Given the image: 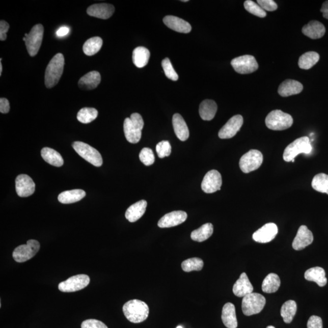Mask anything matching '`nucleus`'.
Returning <instances> with one entry per match:
<instances>
[{
  "label": "nucleus",
  "instance_id": "obj_30",
  "mask_svg": "<svg viewBox=\"0 0 328 328\" xmlns=\"http://www.w3.org/2000/svg\"><path fill=\"white\" fill-rule=\"evenodd\" d=\"M86 196V193L81 189L65 191L59 195L58 200L62 204H72L79 201Z\"/></svg>",
  "mask_w": 328,
  "mask_h": 328
},
{
  "label": "nucleus",
  "instance_id": "obj_11",
  "mask_svg": "<svg viewBox=\"0 0 328 328\" xmlns=\"http://www.w3.org/2000/svg\"><path fill=\"white\" fill-rule=\"evenodd\" d=\"M231 65L233 69L239 74H251L257 71L258 64L254 56L244 55L233 59Z\"/></svg>",
  "mask_w": 328,
  "mask_h": 328
},
{
  "label": "nucleus",
  "instance_id": "obj_13",
  "mask_svg": "<svg viewBox=\"0 0 328 328\" xmlns=\"http://www.w3.org/2000/svg\"><path fill=\"white\" fill-rule=\"evenodd\" d=\"M222 176L216 170H210L206 173L201 184V188L205 193L213 194L221 190Z\"/></svg>",
  "mask_w": 328,
  "mask_h": 328
},
{
  "label": "nucleus",
  "instance_id": "obj_31",
  "mask_svg": "<svg viewBox=\"0 0 328 328\" xmlns=\"http://www.w3.org/2000/svg\"><path fill=\"white\" fill-rule=\"evenodd\" d=\"M41 155L43 159L50 165L55 167H62L64 161L61 154L52 148L45 147L41 151Z\"/></svg>",
  "mask_w": 328,
  "mask_h": 328
},
{
  "label": "nucleus",
  "instance_id": "obj_24",
  "mask_svg": "<svg viewBox=\"0 0 328 328\" xmlns=\"http://www.w3.org/2000/svg\"><path fill=\"white\" fill-rule=\"evenodd\" d=\"M101 76L99 72L93 71L84 75L78 81V87L84 90L95 89L100 84Z\"/></svg>",
  "mask_w": 328,
  "mask_h": 328
},
{
  "label": "nucleus",
  "instance_id": "obj_51",
  "mask_svg": "<svg viewBox=\"0 0 328 328\" xmlns=\"http://www.w3.org/2000/svg\"><path fill=\"white\" fill-rule=\"evenodd\" d=\"M320 11L322 12L323 17L328 20V1L323 3Z\"/></svg>",
  "mask_w": 328,
  "mask_h": 328
},
{
  "label": "nucleus",
  "instance_id": "obj_16",
  "mask_svg": "<svg viewBox=\"0 0 328 328\" xmlns=\"http://www.w3.org/2000/svg\"><path fill=\"white\" fill-rule=\"evenodd\" d=\"M278 233V227L275 223H270L264 225L257 230L252 238L255 241L259 243H267L272 241Z\"/></svg>",
  "mask_w": 328,
  "mask_h": 328
},
{
  "label": "nucleus",
  "instance_id": "obj_26",
  "mask_svg": "<svg viewBox=\"0 0 328 328\" xmlns=\"http://www.w3.org/2000/svg\"><path fill=\"white\" fill-rule=\"evenodd\" d=\"M222 321L225 326L228 328L238 327L235 307L231 303H228L224 306L222 315Z\"/></svg>",
  "mask_w": 328,
  "mask_h": 328
},
{
  "label": "nucleus",
  "instance_id": "obj_41",
  "mask_svg": "<svg viewBox=\"0 0 328 328\" xmlns=\"http://www.w3.org/2000/svg\"><path fill=\"white\" fill-rule=\"evenodd\" d=\"M244 8L249 13L260 18H264L266 16V11L263 9L258 3H255L251 0H247L244 3Z\"/></svg>",
  "mask_w": 328,
  "mask_h": 328
},
{
  "label": "nucleus",
  "instance_id": "obj_25",
  "mask_svg": "<svg viewBox=\"0 0 328 328\" xmlns=\"http://www.w3.org/2000/svg\"><path fill=\"white\" fill-rule=\"evenodd\" d=\"M325 32V27L318 21H311L302 28V33L312 39H320Z\"/></svg>",
  "mask_w": 328,
  "mask_h": 328
},
{
  "label": "nucleus",
  "instance_id": "obj_3",
  "mask_svg": "<svg viewBox=\"0 0 328 328\" xmlns=\"http://www.w3.org/2000/svg\"><path fill=\"white\" fill-rule=\"evenodd\" d=\"M144 126L143 117L139 113H133L130 118L125 119L124 131L125 138L129 143L137 144L140 141Z\"/></svg>",
  "mask_w": 328,
  "mask_h": 328
},
{
  "label": "nucleus",
  "instance_id": "obj_37",
  "mask_svg": "<svg viewBox=\"0 0 328 328\" xmlns=\"http://www.w3.org/2000/svg\"><path fill=\"white\" fill-rule=\"evenodd\" d=\"M103 40L99 37H94L88 39L84 43V52L88 56L95 55L102 48Z\"/></svg>",
  "mask_w": 328,
  "mask_h": 328
},
{
  "label": "nucleus",
  "instance_id": "obj_45",
  "mask_svg": "<svg viewBox=\"0 0 328 328\" xmlns=\"http://www.w3.org/2000/svg\"><path fill=\"white\" fill-rule=\"evenodd\" d=\"M257 3L265 11H275L278 8V5L273 0H258Z\"/></svg>",
  "mask_w": 328,
  "mask_h": 328
},
{
  "label": "nucleus",
  "instance_id": "obj_18",
  "mask_svg": "<svg viewBox=\"0 0 328 328\" xmlns=\"http://www.w3.org/2000/svg\"><path fill=\"white\" fill-rule=\"evenodd\" d=\"M314 240L313 234L307 226L299 227L297 233L293 241L292 248L296 251H301L312 243Z\"/></svg>",
  "mask_w": 328,
  "mask_h": 328
},
{
  "label": "nucleus",
  "instance_id": "obj_9",
  "mask_svg": "<svg viewBox=\"0 0 328 328\" xmlns=\"http://www.w3.org/2000/svg\"><path fill=\"white\" fill-rule=\"evenodd\" d=\"M263 162V154L257 150H251L241 157L239 165L242 172L249 173L259 169Z\"/></svg>",
  "mask_w": 328,
  "mask_h": 328
},
{
  "label": "nucleus",
  "instance_id": "obj_15",
  "mask_svg": "<svg viewBox=\"0 0 328 328\" xmlns=\"http://www.w3.org/2000/svg\"><path fill=\"white\" fill-rule=\"evenodd\" d=\"M15 189L19 197H28L34 193L36 184L30 176L21 174L15 179Z\"/></svg>",
  "mask_w": 328,
  "mask_h": 328
},
{
  "label": "nucleus",
  "instance_id": "obj_4",
  "mask_svg": "<svg viewBox=\"0 0 328 328\" xmlns=\"http://www.w3.org/2000/svg\"><path fill=\"white\" fill-rule=\"evenodd\" d=\"M293 122L291 115L279 110L271 112L265 120L266 127L274 131L286 130L291 127Z\"/></svg>",
  "mask_w": 328,
  "mask_h": 328
},
{
  "label": "nucleus",
  "instance_id": "obj_32",
  "mask_svg": "<svg viewBox=\"0 0 328 328\" xmlns=\"http://www.w3.org/2000/svg\"><path fill=\"white\" fill-rule=\"evenodd\" d=\"M150 57L149 50L143 46L138 47L132 52V62L136 67L142 68L147 65Z\"/></svg>",
  "mask_w": 328,
  "mask_h": 328
},
{
  "label": "nucleus",
  "instance_id": "obj_39",
  "mask_svg": "<svg viewBox=\"0 0 328 328\" xmlns=\"http://www.w3.org/2000/svg\"><path fill=\"white\" fill-rule=\"evenodd\" d=\"M97 116H98V112L96 109L86 107V108H81L78 112L77 119L82 124H87L94 121Z\"/></svg>",
  "mask_w": 328,
  "mask_h": 328
},
{
  "label": "nucleus",
  "instance_id": "obj_36",
  "mask_svg": "<svg viewBox=\"0 0 328 328\" xmlns=\"http://www.w3.org/2000/svg\"><path fill=\"white\" fill-rule=\"evenodd\" d=\"M297 306L294 300H288L284 304L281 308V315L286 323H291L295 317Z\"/></svg>",
  "mask_w": 328,
  "mask_h": 328
},
{
  "label": "nucleus",
  "instance_id": "obj_48",
  "mask_svg": "<svg viewBox=\"0 0 328 328\" xmlns=\"http://www.w3.org/2000/svg\"><path fill=\"white\" fill-rule=\"evenodd\" d=\"M9 29V24L7 22L2 20L0 21V40L5 41L7 39L8 31Z\"/></svg>",
  "mask_w": 328,
  "mask_h": 328
},
{
  "label": "nucleus",
  "instance_id": "obj_47",
  "mask_svg": "<svg viewBox=\"0 0 328 328\" xmlns=\"http://www.w3.org/2000/svg\"><path fill=\"white\" fill-rule=\"evenodd\" d=\"M308 328H323V321L320 317L316 315H312L309 318L308 323Z\"/></svg>",
  "mask_w": 328,
  "mask_h": 328
},
{
  "label": "nucleus",
  "instance_id": "obj_19",
  "mask_svg": "<svg viewBox=\"0 0 328 328\" xmlns=\"http://www.w3.org/2000/svg\"><path fill=\"white\" fill-rule=\"evenodd\" d=\"M115 11L114 6L107 3H100L90 6L87 9V14L90 16L97 18L108 19L112 16Z\"/></svg>",
  "mask_w": 328,
  "mask_h": 328
},
{
  "label": "nucleus",
  "instance_id": "obj_49",
  "mask_svg": "<svg viewBox=\"0 0 328 328\" xmlns=\"http://www.w3.org/2000/svg\"><path fill=\"white\" fill-rule=\"evenodd\" d=\"M10 110V105L9 100L6 98L0 99V112L3 114L8 113Z\"/></svg>",
  "mask_w": 328,
  "mask_h": 328
},
{
  "label": "nucleus",
  "instance_id": "obj_40",
  "mask_svg": "<svg viewBox=\"0 0 328 328\" xmlns=\"http://www.w3.org/2000/svg\"><path fill=\"white\" fill-rule=\"evenodd\" d=\"M204 262L200 258H192L186 260L182 263L181 267L185 272H190L192 271H200L203 269Z\"/></svg>",
  "mask_w": 328,
  "mask_h": 328
},
{
  "label": "nucleus",
  "instance_id": "obj_17",
  "mask_svg": "<svg viewBox=\"0 0 328 328\" xmlns=\"http://www.w3.org/2000/svg\"><path fill=\"white\" fill-rule=\"evenodd\" d=\"M187 218V213L184 211H173L167 213L160 219L157 225L160 228H170L181 225Z\"/></svg>",
  "mask_w": 328,
  "mask_h": 328
},
{
  "label": "nucleus",
  "instance_id": "obj_54",
  "mask_svg": "<svg viewBox=\"0 0 328 328\" xmlns=\"http://www.w3.org/2000/svg\"><path fill=\"white\" fill-rule=\"evenodd\" d=\"M176 328H183V327H182V326H178V327H176Z\"/></svg>",
  "mask_w": 328,
  "mask_h": 328
},
{
  "label": "nucleus",
  "instance_id": "obj_10",
  "mask_svg": "<svg viewBox=\"0 0 328 328\" xmlns=\"http://www.w3.org/2000/svg\"><path fill=\"white\" fill-rule=\"evenodd\" d=\"M43 34L44 28L41 24L35 25L28 34L25 41V45L30 56H36L39 52L42 43Z\"/></svg>",
  "mask_w": 328,
  "mask_h": 328
},
{
  "label": "nucleus",
  "instance_id": "obj_7",
  "mask_svg": "<svg viewBox=\"0 0 328 328\" xmlns=\"http://www.w3.org/2000/svg\"><path fill=\"white\" fill-rule=\"evenodd\" d=\"M74 150L88 162L96 167L102 166V157L95 148L82 142L77 141L72 144Z\"/></svg>",
  "mask_w": 328,
  "mask_h": 328
},
{
  "label": "nucleus",
  "instance_id": "obj_21",
  "mask_svg": "<svg viewBox=\"0 0 328 328\" xmlns=\"http://www.w3.org/2000/svg\"><path fill=\"white\" fill-rule=\"evenodd\" d=\"M253 291L254 287L249 281L247 274L242 273L239 279L233 285V294L238 297H244L245 295L251 294Z\"/></svg>",
  "mask_w": 328,
  "mask_h": 328
},
{
  "label": "nucleus",
  "instance_id": "obj_50",
  "mask_svg": "<svg viewBox=\"0 0 328 328\" xmlns=\"http://www.w3.org/2000/svg\"><path fill=\"white\" fill-rule=\"evenodd\" d=\"M70 29L67 26H63L60 28L57 31L56 35L58 37H63L66 36V35H68L69 33Z\"/></svg>",
  "mask_w": 328,
  "mask_h": 328
},
{
  "label": "nucleus",
  "instance_id": "obj_33",
  "mask_svg": "<svg viewBox=\"0 0 328 328\" xmlns=\"http://www.w3.org/2000/svg\"><path fill=\"white\" fill-rule=\"evenodd\" d=\"M213 233V226L212 224L206 223L200 227V228L195 230L191 233V238L194 241L203 242L209 239Z\"/></svg>",
  "mask_w": 328,
  "mask_h": 328
},
{
  "label": "nucleus",
  "instance_id": "obj_38",
  "mask_svg": "<svg viewBox=\"0 0 328 328\" xmlns=\"http://www.w3.org/2000/svg\"><path fill=\"white\" fill-rule=\"evenodd\" d=\"M312 187L320 193L328 195V175L325 173H318L312 181Z\"/></svg>",
  "mask_w": 328,
  "mask_h": 328
},
{
  "label": "nucleus",
  "instance_id": "obj_12",
  "mask_svg": "<svg viewBox=\"0 0 328 328\" xmlns=\"http://www.w3.org/2000/svg\"><path fill=\"white\" fill-rule=\"evenodd\" d=\"M90 277L85 274H80L70 277L59 285V289L63 292H73L80 291L89 285Z\"/></svg>",
  "mask_w": 328,
  "mask_h": 328
},
{
  "label": "nucleus",
  "instance_id": "obj_42",
  "mask_svg": "<svg viewBox=\"0 0 328 328\" xmlns=\"http://www.w3.org/2000/svg\"><path fill=\"white\" fill-rule=\"evenodd\" d=\"M162 66L163 69L164 73H165L167 78L169 79L176 81L178 80L179 76L174 68L173 67L171 62H170L169 58L163 59L162 62Z\"/></svg>",
  "mask_w": 328,
  "mask_h": 328
},
{
  "label": "nucleus",
  "instance_id": "obj_14",
  "mask_svg": "<svg viewBox=\"0 0 328 328\" xmlns=\"http://www.w3.org/2000/svg\"><path fill=\"white\" fill-rule=\"evenodd\" d=\"M243 118L241 115H235L230 118L218 132L220 139L226 140L234 137L243 124Z\"/></svg>",
  "mask_w": 328,
  "mask_h": 328
},
{
  "label": "nucleus",
  "instance_id": "obj_6",
  "mask_svg": "<svg viewBox=\"0 0 328 328\" xmlns=\"http://www.w3.org/2000/svg\"><path fill=\"white\" fill-rule=\"evenodd\" d=\"M266 298L258 293L252 292L244 296L242 300V311L246 316L260 313L266 305Z\"/></svg>",
  "mask_w": 328,
  "mask_h": 328
},
{
  "label": "nucleus",
  "instance_id": "obj_29",
  "mask_svg": "<svg viewBox=\"0 0 328 328\" xmlns=\"http://www.w3.org/2000/svg\"><path fill=\"white\" fill-rule=\"evenodd\" d=\"M217 106L216 103L212 100H205L200 104L199 113L202 119L204 121H211L215 116Z\"/></svg>",
  "mask_w": 328,
  "mask_h": 328
},
{
  "label": "nucleus",
  "instance_id": "obj_20",
  "mask_svg": "<svg viewBox=\"0 0 328 328\" xmlns=\"http://www.w3.org/2000/svg\"><path fill=\"white\" fill-rule=\"evenodd\" d=\"M163 21L167 27L176 32L187 34L192 30L191 25L187 21L173 15H167L163 18Z\"/></svg>",
  "mask_w": 328,
  "mask_h": 328
},
{
  "label": "nucleus",
  "instance_id": "obj_8",
  "mask_svg": "<svg viewBox=\"0 0 328 328\" xmlns=\"http://www.w3.org/2000/svg\"><path fill=\"white\" fill-rule=\"evenodd\" d=\"M40 244L35 239H30L26 244L18 246L14 249L12 257L18 263H24L33 258L39 251Z\"/></svg>",
  "mask_w": 328,
  "mask_h": 328
},
{
  "label": "nucleus",
  "instance_id": "obj_27",
  "mask_svg": "<svg viewBox=\"0 0 328 328\" xmlns=\"http://www.w3.org/2000/svg\"><path fill=\"white\" fill-rule=\"evenodd\" d=\"M173 127L176 136L181 141H185L189 138V130L187 124L181 115L175 114L173 116Z\"/></svg>",
  "mask_w": 328,
  "mask_h": 328
},
{
  "label": "nucleus",
  "instance_id": "obj_5",
  "mask_svg": "<svg viewBox=\"0 0 328 328\" xmlns=\"http://www.w3.org/2000/svg\"><path fill=\"white\" fill-rule=\"evenodd\" d=\"M312 150L310 138L307 136L299 138L285 148L283 153V159L286 162H291L295 159V157L299 154H310Z\"/></svg>",
  "mask_w": 328,
  "mask_h": 328
},
{
  "label": "nucleus",
  "instance_id": "obj_23",
  "mask_svg": "<svg viewBox=\"0 0 328 328\" xmlns=\"http://www.w3.org/2000/svg\"><path fill=\"white\" fill-rule=\"evenodd\" d=\"M147 202L141 200L131 205L126 211L125 217L130 223H134L140 220L146 212Z\"/></svg>",
  "mask_w": 328,
  "mask_h": 328
},
{
  "label": "nucleus",
  "instance_id": "obj_34",
  "mask_svg": "<svg viewBox=\"0 0 328 328\" xmlns=\"http://www.w3.org/2000/svg\"><path fill=\"white\" fill-rule=\"evenodd\" d=\"M281 285L280 279L276 274L271 273L266 277L262 283V291L267 294L276 292Z\"/></svg>",
  "mask_w": 328,
  "mask_h": 328
},
{
  "label": "nucleus",
  "instance_id": "obj_28",
  "mask_svg": "<svg viewBox=\"0 0 328 328\" xmlns=\"http://www.w3.org/2000/svg\"><path fill=\"white\" fill-rule=\"evenodd\" d=\"M305 279L316 283L320 287H323L327 284L325 271L320 267H312L306 271Z\"/></svg>",
  "mask_w": 328,
  "mask_h": 328
},
{
  "label": "nucleus",
  "instance_id": "obj_22",
  "mask_svg": "<svg viewBox=\"0 0 328 328\" xmlns=\"http://www.w3.org/2000/svg\"><path fill=\"white\" fill-rule=\"evenodd\" d=\"M303 89L304 87L300 82L288 79L281 84L278 92L281 96L288 97L300 93Z\"/></svg>",
  "mask_w": 328,
  "mask_h": 328
},
{
  "label": "nucleus",
  "instance_id": "obj_43",
  "mask_svg": "<svg viewBox=\"0 0 328 328\" xmlns=\"http://www.w3.org/2000/svg\"><path fill=\"white\" fill-rule=\"evenodd\" d=\"M140 159L145 166H150L155 161L153 151L149 148H144L140 153Z\"/></svg>",
  "mask_w": 328,
  "mask_h": 328
},
{
  "label": "nucleus",
  "instance_id": "obj_46",
  "mask_svg": "<svg viewBox=\"0 0 328 328\" xmlns=\"http://www.w3.org/2000/svg\"><path fill=\"white\" fill-rule=\"evenodd\" d=\"M81 328H108L105 324L102 321L95 320L89 319L85 320L81 324Z\"/></svg>",
  "mask_w": 328,
  "mask_h": 328
},
{
  "label": "nucleus",
  "instance_id": "obj_35",
  "mask_svg": "<svg viewBox=\"0 0 328 328\" xmlns=\"http://www.w3.org/2000/svg\"><path fill=\"white\" fill-rule=\"evenodd\" d=\"M320 56L318 53L310 51L300 56L298 61L299 67L303 69H310L319 61Z\"/></svg>",
  "mask_w": 328,
  "mask_h": 328
},
{
  "label": "nucleus",
  "instance_id": "obj_44",
  "mask_svg": "<svg viewBox=\"0 0 328 328\" xmlns=\"http://www.w3.org/2000/svg\"><path fill=\"white\" fill-rule=\"evenodd\" d=\"M157 156L160 158L169 156L172 152V147L169 141H163L157 144L156 147Z\"/></svg>",
  "mask_w": 328,
  "mask_h": 328
},
{
  "label": "nucleus",
  "instance_id": "obj_1",
  "mask_svg": "<svg viewBox=\"0 0 328 328\" xmlns=\"http://www.w3.org/2000/svg\"><path fill=\"white\" fill-rule=\"evenodd\" d=\"M123 312L130 322L140 323L147 320L149 315V308L143 301L132 299L124 305Z\"/></svg>",
  "mask_w": 328,
  "mask_h": 328
},
{
  "label": "nucleus",
  "instance_id": "obj_52",
  "mask_svg": "<svg viewBox=\"0 0 328 328\" xmlns=\"http://www.w3.org/2000/svg\"><path fill=\"white\" fill-rule=\"evenodd\" d=\"M3 72V65L2 62H0V76H1Z\"/></svg>",
  "mask_w": 328,
  "mask_h": 328
},
{
  "label": "nucleus",
  "instance_id": "obj_53",
  "mask_svg": "<svg viewBox=\"0 0 328 328\" xmlns=\"http://www.w3.org/2000/svg\"><path fill=\"white\" fill-rule=\"evenodd\" d=\"M266 328H276V327L273 326H268Z\"/></svg>",
  "mask_w": 328,
  "mask_h": 328
},
{
  "label": "nucleus",
  "instance_id": "obj_2",
  "mask_svg": "<svg viewBox=\"0 0 328 328\" xmlns=\"http://www.w3.org/2000/svg\"><path fill=\"white\" fill-rule=\"evenodd\" d=\"M65 58L61 53H57L50 60L45 71V83L48 88L55 87L59 83L64 72Z\"/></svg>",
  "mask_w": 328,
  "mask_h": 328
}]
</instances>
